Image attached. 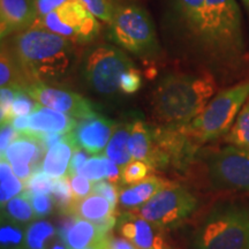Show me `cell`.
<instances>
[{"label":"cell","instance_id":"d4e9b609","mask_svg":"<svg viewBox=\"0 0 249 249\" xmlns=\"http://www.w3.org/2000/svg\"><path fill=\"white\" fill-rule=\"evenodd\" d=\"M1 219L24 225L36 219L29 193H21L1 207Z\"/></svg>","mask_w":249,"mask_h":249},{"label":"cell","instance_id":"30bf717a","mask_svg":"<svg viewBox=\"0 0 249 249\" xmlns=\"http://www.w3.org/2000/svg\"><path fill=\"white\" fill-rule=\"evenodd\" d=\"M33 27L44 28L76 45L89 44L101 31L97 18L80 0H66L53 12L37 18Z\"/></svg>","mask_w":249,"mask_h":249},{"label":"cell","instance_id":"603a6c76","mask_svg":"<svg viewBox=\"0 0 249 249\" xmlns=\"http://www.w3.org/2000/svg\"><path fill=\"white\" fill-rule=\"evenodd\" d=\"M130 128H132V124H117L104 150L105 156L114 161L120 167V170H123L129 161H132V155L128 149Z\"/></svg>","mask_w":249,"mask_h":249},{"label":"cell","instance_id":"9a60e30c","mask_svg":"<svg viewBox=\"0 0 249 249\" xmlns=\"http://www.w3.org/2000/svg\"><path fill=\"white\" fill-rule=\"evenodd\" d=\"M116 127L117 124L110 119L95 113L80 119L71 132V136L77 147L85 149L89 154L97 155L107 148Z\"/></svg>","mask_w":249,"mask_h":249},{"label":"cell","instance_id":"5b68a950","mask_svg":"<svg viewBox=\"0 0 249 249\" xmlns=\"http://www.w3.org/2000/svg\"><path fill=\"white\" fill-rule=\"evenodd\" d=\"M108 24V38L124 51L144 61H152L161 53L150 15L135 4L114 7Z\"/></svg>","mask_w":249,"mask_h":249},{"label":"cell","instance_id":"8992f818","mask_svg":"<svg viewBox=\"0 0 249 249\" xmlns=\"http://www.w3.org/2000/svg\"><path fill=\"white\" fill-rule=\"evenodd\" d=\"M249 97V80L218 92L203 111L185 127L198 143L216 140L229 133Z\"/></svg>","mask_w":249,"mask_h":249},{"label":"cell","instance_id":"7bdbcfd3","mask_svg":"<svg viewBox=\"0 0 249 249\" xmlns=\"http://www.w3.org/2000/svg\"><path fill=\"white\" fill-rule=\"evenodd\" d=\"M66 0H35L37 9V18H44L55 8L64 4Z\"/></svg>","mask_w":249,"mask_h":249},{"label":"cell","instance_id":"1f68e13d","mask_svg":"<svg viewBox=\"0 0 249 249\" xmlns=\"http://www.w3.org/2000/svg\"><path fill=\"white\" fill-rule=\"evenodd\" d=\"M52 196L54 198L55 205L60 209L61 213L70 214L71 208L74 201H75V197H74L73 192H71L67 177L55 179Z\"/></svg>","mask_w":249,"mask_h":249},{"label":"cell","instance_id":"836d02e7","mask_svg":"<svg viewBox=\"0 0 249 249\" xmlns=\"http://www.w3.org/2000/svg\"><path fill=\"white\" fill-rule=\"evenodd\" d=\"M150 166L145 161L140 160H134L129 161L126 166L121 170V182L126 185H134L142 181L147 178Z\"/></svg>","mask_w":249,"mask_h":249},{"label":"cell","instance_id":"ab89813d","mask_svg":"<svg viewBox=\"0 0 249 249\" xmlns=\"http://www.w3.org/2000/svg\"><path fill=\"white\" fill-rule=\"evenodd\" d=\"M29 196H30V200H31V204H33L34 210H35L36 218L46 217L52 213L53 207L55 205L54 198H53V196H52V194L34 195L29 193Z\"/></svg>","mask_w":249,"mask_h":249},{"label":"cell","instance_id":"7a4b0ae2","mask_svg":"<svg viewBox=\"0 0 249 249\" xmlns=\"http://www.w3.org/2000/svg\"><path fill=\"white\" fill-rule=\"evenodd\" d=\"M217 90L210 73L165 74L152 91L154 116L167 127H186L203 111Z\"/></svg>","mask_w":249,"mask_h":249},{"label":"cell","instance_id":"b9f144b4","mask_svg":"<svg viewBox=\"0 0 249 249\" xmlns=\"http://www.w3.org/2000/svg\"><path fill=\"white\" fill-rule=\"evenodd\" d=\"M18 135H20V133L12 126L11 123L1 124V133H0V150H1L0 152H1V155L8 148V145L15 139H18Z\"/></svg>","mask_w":249,"mask_h":249},{"label":"cell","instance_id":"f35d334b","mask_svg":"<svg viewBox=\"0 0 249 249\" xmlns=\"http://www.w3.org/2000/svg\"><path fill=\"white\" fill-rule=\"evenodd\" d=\"M142 86L141 73L135 67L130 68L123 74L120 79V91L127 95L135 93Z\"/></svg>","mask_w":249,"mask_h":249},{"label":"cell","instance_id":"681fc988","mask_svg":"<svg viewBox=\"0 0 249 249\" xmlns=\"http://www.w3.org/2000/svg\"><path fill=\"white\" fill-rule=\"evenodd\" d=\"M105 239H107V238H105ZM105 239H104V240L97 242V244L90 246V247L86 248V249H105Z\"/></svg>","mask_w":249,"mask_h":249},{"label":"cell","instance_id":"52a82bcc","mask_svg":"<svg viewBox=\"0 0 249 249\" xmlns=\"http://www.w3.org/2000/svg\"><path fill=\"white\" fill-rule=\"evenodd\" d=\"M80 74L93 92L111 96L120 90L123 74L135 67L124 50L111 44H93L81 55Z\"/></svg>","mask_w":249,"mask_h":249},{"label":"cell","instance_id":"f546056e","mask_svg":"<svg viewBox=\"0 0 249 249\" xmlns=\"http://www.w3.org/2000/svg\"><path fill=\"white\" fill-rule=\"evenodd\" d=\"M24 240H26V230H23V225L1 219V229H0L1 249L23 248Z\"/></svg>","mask_w":249,"mask_h":249},{"label":"cell","instance_id":"bcb514c9","mask_svg":"<svg viewBox=\"0 0 249 249\" xmlns=\"http://www.w3.org/2000/svg\"><path fill=\"white\" fill-rule=\"evenodd\" d=\"M12 167H13V171L14 173L17 174V176L20 178L21 180H27L29 179L34 172H36L35 167L33 166V165H29V164H14L12 165Z\"/></svg>","mask_w":249,"mask_h":249},{"label":"cell","instance_id":"7c38bea8","mask_svg":"<svg viewBox=\"0 0 249 249\" xmlns=\"http://www.w3.org/2000/svg\"><path fill=\"white\" fill-rule=\"evenodd\" d=\"M207 0H167V20L180 45L193 50L203 23Z\"/></svg>","mask_w":249,"mask_h":249},{"label":"cell","instance_id":"f1b7e54d","mask_svg":"<svg viewBox=\"0 0 249 249\" xmlns=\"http://www.w3.org/2000/svg\"><path fill=\"white\" fill-rule=\"evenodd\" d=\"M226 141L235 147L249 150V97L227 133Z\"/></svg>","mask_w":249,"mask_h":249},{"label":"cell","instance_id":"8fae6325","mask_svg":"<svg viewBox=\"0 0 249 249\" xmlns=\"http://www.w3.org/2000/svg\"><path fill=\"white\" fill-rule=\"evenodd\" d=\"M210 186L216 191L249 194V150L227 145L207 160Z\"/></svg>","mask_w":249,"mask_h":249},{"label":"cell","instance_id":"d590c367","mask_svg":"<svg viewBox=\"0 0 249 249\" xmlns=\"http://www.w3.org/2000/svg\"><path fill=\"white\" fill-rule=\"evenodd\" d=\"M66 177L68 179V182H70L71 185V192H73L75 200H80V198L86 197V196L90 195L93 192V185H95V182L87 179L86 177L81 176L79 173L68 174Z\"/></svg>","mask_w":249,"mask_h":249},{"label":"cell","instance_id":"60d3db41","mask_svg":"<svg viewBox=\"0 0 249 249\" xmlns=\"http://www.w3.org/2000/svg\"><path fill=\"white\" fill-rule=\"evenodd\" d=\"M92 193H96V194L107 197L114 207H116L118 200H119V194H118V188L116 183L107 181V180H105V181L101 180V181L95 182Z\"/></svg>","mask_w":249,"mask_h":249},{"label":"cell","instance_id":"4316f807","mask_svg":"<svg viewBox=\"0 0 249 249\" xmlns=\"http://www.w3.org/2000/svg\"><path fill=\"white\" fill-rule=\"evenodd\" d=\"M57 231L51 223L38 220L26 227L24 247L28 249H48L53 240Z\"/></svg>","mask_w":249,"mask_h":249},{"label":"cell","instance_id":"cb8c5ba5","mask_svg":"<svg viewBox=\"0 0 249 249\" xmlns=\"http://www.w3.org/2000/svg\"><path fill=\"white\" fill-rule=\"evenodd\" d=\"M152 128L150 124L142 120L132 123L128 149L134 160L143 161L149 160L152 150Z\"/></svg>","mask_w":249,"mask_h":249},{"label":"cell","instance_id":"f907efd6","mask_svg":"<svg viewBox=\"0 0 249 249\" xmlns=\"http://www.w3.org/2000/svg\"><path fill=\"white\" fill-rule=\"evenodd\" d=\"M242 2H244L245 7H246V11H247V13L249 15V0H241Z\"/></svg>","mask_w":249,"mask_h":249},{"label":"cell","instance_id":"e575fe53","mask_svg":"<svg viewBox=\"0 0 249 249\" xmlns=\"http://www.w3.org/2000/svg\"><path fill=\"white\" fill-rule=\"evenodd\" d=\"M39 103H37L27 91L21 89H17L13 102V117L18 116H30L37 107H39Z\"/></svg>","mask_w":249,"mask_h":249},{"label":"cell","instance_id":"3957f363","mask_svg":"<svg viewBox=\"0 0 249 249\" xmlns=\"http://www.w3.org/2000/svg\"><path fill=\"white\" fill-rule=\"evenodd\" d=\"M193 51L216 66H235L245 51L241 12L235 0H207Z\"/></svg>","mask_w":249,"mask_h":249},{"label":"cell","instance_id":"484cf974","mask_svg":"<svg viewBox=\"0 0 249 249\" xmlns=\"http://www.w3.org/2000/svg\"><path fill=\"white\" fill-rule=\"evenodd\" d=\"M0 86L12 87L15 89L26 90L28 82L22 71L18 67L13 55L5 44L1 43V57H0Z\"/></svg>","mask_w":249,"mask_h":249},{"label":"cell","instance_id":"8d00e7d4","mask_svg":"<svg viewBox=\"0 0 249 249\" xmlns=\"http://www.w3.org/2000/svg\"><path fill=\"white\" fill-rule=\"evenodd\" d=\"M80 1H82L98 20L107 23L111 21L114 7L108 0H80Z\"/></svg>","mask_w":249,"mask_h":249},{"label":"cell","instance_id":"4dcf8cb0","mask_svg":"<svg viewBox=\"0 0 249 249\" xmlns=\"http://www.w3.org/2000/svg\"><path fill=\"white\" fill-rule=\"evenodd\" d=\"M111 163L112 160L107 156H95V157L89 158L85 165L77 171V173L91 180L92 182L101 181L107 178Z\"/></svg>","mask_w":249,"mask_h":249},{"label":"cell","instance_id":"d6986e66","mask_svg":"<svg viewBox=\"0 0 249 249\" xmlns=\"http://www.w3.org/2000/svg\"><path fill=\"white\" fill-rule=\"evenodd\" d=\"M75 118L55 111L43 105H39L29 116V134L60 133L68 134L73 132L76 126Z\"/></svg>","mask_w":249,"mask_h":249},{"label":"cell","instance_id":"ac0fdd59","mask_svg":"<svg viewBox=\"0 0 249 249\" xmlns=\"http://www.w3.org/2000/svg\"><path fill=\"white\" fill-rule=\"evenodd\" d=\"M45 150V143L37 135L29 133L20 134L18 139H15L1 155V160H7L11 165H33L35 170L38 171L37 167Z\"/></svg>","mask_w":249,"mask_h":249},{"label":"cell","instance_id":"ee69618b","mask_svg":"<svg viewBox=\"0 0 249 249\" xmlns=\"http://www.w3.org/2000/svg\"><path fill=\"white\" fill-rule=\"evenodd\" d=\"M88 160H89V152L86 151L85 149H81V148L77 147L75 152H74L73 157H71L68 174L77 173V171H79L81 167L85 165V163ZM68 174H67V176H68Z\"/></svg>","mask_w":249,"mask_h":249},{"label":"cell","instance_id":"ffe728a7","mask_svg":"<svg viewBox=\"0 0 249 249\" xmlns=\"http://www.w3.org/2000/svg\"><path fill=\"white\" fill-rule=\"evenodd\" d=\"M77 148L71 133H68L64 139L48 149L43 158L40 169L52 178H64L68 174L71 157Z\"/></svg>","mask_w":249,"mask_h":249},{"label":"cell","instance_id":"f5cc1de1","mask_svg":"<svg viewBox=\"0 0 249 249\" xmlns=\"http://www.w3.org/2000/svg\"><path fill=\"white\" fill-rule=\"evenodd\" d=\"M105 249H107V248H105Z\"/></svg>","mask_w":249,"mask_h":249},{"label":"cell","instance_id":"4fadbf2b","mask_svg":"<svg viewBox=\"0 0 249 249\" xmlns=\"http://www.w3.org/2000/svg\"><path fill=\"white\" fill-rule=\"evenodd\" d=\"M24 91L43 107L53 108L75 119H85L96 113L91 102L71 90L58 88L52 85L36 83L28 87Z\"/></svg>","mask_w":249,"mask_h":249},{"label":"cell","instance_id":"9c48e42d","mask_svg":"<svg viewBox=\"0 0 249 249\" xmlns=\"http://www.w3.org/2000/svg\"><path fill=\"white\" fill-rule=\"evenodd\" d=\"M200 143L185 127H154L152 150L147 164L151 170H177L183 172L195 160Z\"/></svg>","mask_w":249,"mask_h":249},{"label":"cell","instance_id":"7402d4cb","mask_svg":"<svg viewBox=\"0 0 249 249\" xmlns=\"http://www.w3.org/2000/svg\"><path fill=\"white\" fill-rule=\"evenodd\" d=\"M167 181L157 177H147L142 181L134 183L128 188H124L119 194V202L124 208H139L150 200L156 193L160 192Z\"/></svg>","mask_w":249,"mask_h":249},{"label":"cell","instance_id":"74e56055","mask_svg":"<svg viewBox=\"0 0 249 249\" xmlns=\"http://www.w3.org/2000/svg\"><path fill=\"white\" fill-rule=\"evenodd\" d=\"M17 89L12 87H1L0 90V119L1 124L11 123L13 119V102Z\"/></svg>","mask_w":249,"mask_h":249},{"label":"cell","instance_id":"ba28073f","mask_svg":"<svg viewBox=\"0 0 249 249\" xmlns=\"http://www.w3.org/2000/svg\"><path fill=\"white\" fill-rule=\"evenodd\" d=\"M197 208V200L178 183L166 182L136 213L161 230H173L186 222Z\"/></svg>","mask_w":249,"mask_h":249},{"label":"cell","instance_id":"6da1fadb","mask_svg":"<svg viewBox=\"0 0 249 249\" xmlns=\"http://www.w3.org/2000/svg\"><path fill=\"white\" fill-rule=\"evenodd\" d=\"M1 43L18 62L28 87L59 85L73 74L77 65L75 43L44 28L31 27Z\"/></svg>","mask_w":249,"mask_h":249},{"label":"cell","instance_id":"f6af8a7d","mask_svg":"<svg viewBox=\"0 0 249 249\" xmlns=\"http://www.w3.org/2000/svg\"><path fill=\"white\" fill-rule=\"evenodd\" d=\"M105 248L107 249H139L132 241L126 238H118L108 234L105 239Z\"/></svg>","mask_w":249,"mask_h":249},{"label":"cell","instance_id":"83f0119b","mask_svg":"<svg viewBox=\"0 0 249 249\" xmlns=\"http://www.w3.org/2000/svg\"><path fill=\"white\" fill-rule=\"evenodd\" d=\"M20 178L14 173L13 167L7 160H0V202L1 207L13 198L14 196L21 194L24 186L20 181Z\"/></svg>","mask_w":249,"mask_h":249},{"label":"cell","instance_id":"7dc6e473","mask_svg":"<svg viewBox=\"0 0 249 249\" xmlns=\"http://www.w3.org/2000/svg\"><path fill=\"white\" fill-rule=\"evenodd\" d=\"M11 124L20 134H27L29 132V116L14 117Z\"/></svg>","mask_w":249,"mask_h":249},{"label":"cell","instance_id":"277c9868","mask_svg":"<svg viewBox=\"0 0 249 249\" xmlns=\"http://www.w3.org/2000/svg\"><path fill=\"white\" fill-rule=\"evenodd\" d=\"M195 249H249V202H216L194 232Z\"/></svg>","mask_w":249,"mask_h":249},{"label":"cell","instance_id":"2e32d148","mask_svg":"<svg viewBox=\"0 0 249 249\" xmlns=\"http://www.w3.org/2000/svg\"><path fill=\"white\" fill-rule=\"evenodd\" d=\"M36 20L35 0H0L1 40L29 29Z\"/></svg>","mask_w":249,"mask_h":249},{"label":"cell","instance_id":"44dd1931","mask_svg":"<svg viewBox=\"0 0 249 249\" xmlns=\"http://www.w3.org/2000/svg\"><path fill=\"white\" fill-rule=\"evenodd\" d=\"M114 207L104 196L91 193L86 197L74 201L70 216H76L90 222H99L114 214Z\"/></svg>","mask_w":249,"mask_h":249},{"label":"cell","instance_id":"e0dca14e","mask_svg":"<svg viewBox=\"0 0 249 249\" xmlns=\"http://www.w3.org/2000/svg\"><path fill=\"white\" fill-rule=\"evenodd\" d=\"M107 235L96 223L76 216H71V219L59 230V236L68 249H86L104 240Z\"/></svg>","mask_w":249,"mask_h":249},{"label":"cell","instance_id":"d6a6232c","mask_svg":"<svg viewBox=\"0 0 249 249\" xmlns=\"http://www.w3.org/2000/svg\"><path fill=\"white\" fill-rule=\"evenodd\" d=\"M55 179L51 176L43 172L42 170L36 171L33 176L28 179L26 188L30 194L34 195H49L53 192Z\"/></svg>","mask_w":249,"mask_h":249},{"label":"cell","instance_id":"816d5d0a","mask_svg":"<svg viewBox=\"0 0 249 249\" xmlns=\"http://www.w3.org/2000/svg\"><path fill=\"white\" fill-rule=\"evenodd\" d=\"M20 249H28V248H26V247H23V248H20Z\"/></svg>","mask_w":249,"mask_h":249},{"label":"cell","instance_id":"5bb4252c","mask_svg":"<svg viewBox=\"0 0 249 249\" xmlns=\"http://www.w3.org/2000/svg\"><path fill=\"white\" fill-rule=\"evenodd\" d=\"M119 231L139 249H171L160 227L138 213H126L120 217Z\"/></svg>","mask_w":249,"mask_h":249},{"label":"cell","instance_id":"c3c4849f","mask_svg":"<svg viewBox=\"0 0 249 249\" xmlns=\"http://www.w3.org/2000/svg\"><path fill=\"white\" fill-rule=\"evenodd\" d=\"M50 249H68V248L66 247V245H65V242L60 240V241H55Z\"/></svg>","mask_w":249,"mask_h":249}]
</instances>
